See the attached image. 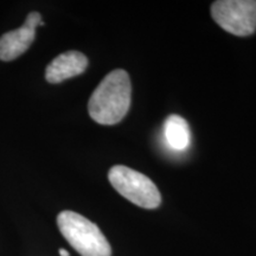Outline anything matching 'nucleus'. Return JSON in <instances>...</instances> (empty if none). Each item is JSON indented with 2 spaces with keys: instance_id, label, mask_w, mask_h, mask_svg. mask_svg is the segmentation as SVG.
Masks as SVG:
<instances>
[{
  "instance_id": "2",
  "label": "nucleus",
  "mask_w": 256,
  "mask_h": 256,
  "mask_svg": "<svg viewBox=\"0 0 256 256\" xmlns=\"http://www.w3.org/2000/svg\"><path fill=\"white\" fill-rule=\"evenodd\" d=\"M57 226L64 238L81 256H110V242L96 226L74 211H62L57 216Z\"/></svg>"
},
{
  "instance_id": "6",
  "label": "nucleus",
  "mask_w": 256,
  "mask_h": 256,
  "mask_svg": "<svg viewBox=\"0 0 256 256\" xmlns=\"http://www.w3.org/2000/svg\"><path fill=\"white\" fill-rule=\"evenodd\" d=\"M88 58L80 51H66L52 60L46 70V78L50 83H60L86 72Z\"/></svg>"
},
{
  "instance_id": "5",
  "label": "nucleus",
  "mask_w": 256,
  "mask_h": 256,
  "mask_svg": "<svg viewBox=\"0 0 256 256\" xmlns=\"http://www.w3.org/2000/svg\"><path fill=\"white\" fill-rule=\"evenodd\" d=\"M44 25L38 12H31L26 20L17 30L6 32L0 37V60L8 62L26 51L36 37V28Z\"/></svg>"
},
{
  "instance_id": "7",
  "label": "nucleus",
  "mask_w": 256,
  "mask_h": 256,
  "mask_svg": "<svg viewBox=\"0 0 256 256\" xmlns=\"http://www.w3.org/2000/svg\"><path fill=\"white\" fill-rule=\"evenodd\" d=\"M166 142L174 150L183 151L190 146L191 132L185 119L179 115H170L164 124Z\"/></svg>"
},
{
  "instance_id": "3",
  "label": "nucleus",
  "mask_w": 256,
  "mask_h": 256,
  "mask_svg": "<svg viewBox=\"0 0 256 256\" xmlns=\"http://www.w3.org/2000/svg\"><path fill=\"white\" fill-rule=\"evenodd\" d=\"M112 186L133 204L156 209L162 203V194L156 185L147 176L124 165H115L108 172Z\"/></svg>"
},
{
  "instance_id": "4",
  "label": "nucleus",
  "mask_w": 256,
  "mask_h": 256,
  "mask_svg": "<svg viewBox=\"0 0 256 256\" xmlns=\"http://www.w3.org/2000/svg\"><path fill=\"white\" fill-rule=\"evenodd\" d=\"M211 16L223 30L235 36H250L256 30V0H218Z\"/></svg>"
},
{
  "instance_id": "1",
  "label": "nucleus",
  "mask_w": 256,
  "mask_h": 256,
  "mask_svg": "<svg viewBox=\"0 0 256 256\" xmlns=\"http://www.w3.org/2000/svg\"><path fill=\"white\" fill-rule=\"evenodd\" d=\"M132 84L127 72L115 69L102 80L88 102L89 115L100 124H115L126 116L130 107Z\"/></svg>"
},
{
  "instance_id": "8",
  "label": "nucleus",
  "mask_w": 256,
  "mask_h": 256,
  "mask_svg": "<svg viewBox=\"0 0 256 256\" xmlns=\"http://www.w3.org/2000/svg\"><path fill=\"white\" fill-rule=\"evenodd\" d=\"M58 252H60V256H70V254H69V252H66V249H63V248H60Z\"/></svg>"
}]
</instances>
